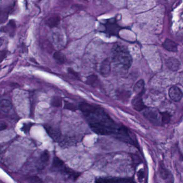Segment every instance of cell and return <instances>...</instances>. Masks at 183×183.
I'll return each mask as SVG.
<instances>
[{"mask_svg": "<svg viewBox=\"0 0 183 183\" xmlns=\"http://www.w3.org/2000/svg\"><path fill=\"white\" fill-rule=\"evenodd\" d=\"M112 61L114 66L120 72L128 71L132 64V58L129 51L125 47L119 44L113 46Z\"/></svg>", "mask_w": 183, "mask_h": 183, "instance_id": "1", "label": "cell"}, {"mask_svg": "<svg viewBox=\"0 0 183 183\" xmlns=\"http://www.w3.org/2000/svg\"><path fill=\"white\" fill-rule=\"evenodd\" d=\"M144 115L150 123L155 126H160L162 124L160 112L153 108L145 109Z\"/></svg>", "mask_w": 183, "mask_h": 183, "instance_id": "2", "label": "cell"}, {"mask_svg": "<svg viewBox=\"0 0 183 183\" xmlns=\"http://www.w3.org/2000/svg\"><path fill=\"white\" fill-rule=\"evenodd\" d=\"M114 135L117 139L126 143L132 145L135 144V142L134 141L132 136H131V133H130L129 130L125 127L123 126H119L117 132L115 133Z\"/></svg>", "mask_w": 183, "mask_h": 183, "instance_id": "3", "label": "cell"}, {"mask_svg": "<svg viewBox=\"0 0 183 183\" xmlns=\"http://www.w3.org/2000/svg\"><path fill=\"white\" fill-rule=\"evenodd\" d=\"M44 128L48 135L51 137L54 141L58 142L60 140L61 137L60 130L58 129L55 128L49 125H45Z\"/></svg>", "mask_w": 183, "mask_h": 183, "instance_id": "4", "label": "cell"}, {"mask_svg": "<svg viewBox=\"0 0 183 183\" xmlns=\"http://www.w3.org/2000/svg\"><path fill=\"white\" fill-rule=\"evenodd\" d=\"M165 64L170 70L174 72L179 70L181 66V64L179 60L174 57H170L168 58L166 60Z\"/></svg>", "mask_w": 183, "mask_h": 183, "instance_id": "5", "label": "cell"}, {"mask_svg": "<svg viewBox=\"0 0 183 183\" xmlns=\"http://www.w3.org/2000/svg\"><path fill=\"white\" fill-rule=\"evenodd\" d=\"M97 183H130L133 182L132 179L120 178H100L96 179Z\"/></svg>", "mask_w": 183, "mask_h": 183, "instance_id": "6", "label": "cell"}, {"mask_svg": "<svg viewBox=\"0 0 183 183\" xmlns=\"http://www.w3.org/2000/svg\"><path fill=\"white\" fill-rule=\"evenodd\" d=\"M169 95L172 100L175 102H179L182 98L183 94L179 88L174 86L169 89Z\"/></svg>", "mask_w": 183, "mask_h": 183, "instance_id": "7", "label": "cell"}, {"mask_svg": "<svg viewBox=\"0 0 183 183\" xmlns=\"http://www.w3.org/2000/svg\"><path fill=\"white\" fill-rule=\"evenodd\" d=\"M106 31L112 36H117L119 34L120 27H119L115 22H109L106 24Z\"/></svg>", "mask_w": 183, "mask_h": 183, "instance_id": "8", "label": "cell"}, {"mask_svg": "<svg viewBox=\"0 0 183 183\" xmlns=\"http://www.w3.org/2000/svg\"><path fill=\"white\" fill-rule=\"evenodd\" d=\"M100 73L103 76H108L111 71V61L109 58H106L102 61L100 64Z\"/></svg>", "mask_w": 183, "mask_h": 183, "instance_id": "9", "label": "cell"}, {"mask_svg": "<svg viewBox=\"0 0 183 183\" xmlns=\"http://www.w3.org/2000/svg\"><path fill=\"white\" fill-rule=\"evenodd\" d=\"M163 47L169 52H176L178 51V44L172 40L166 38L162 44Z\"/></svg>", "mask_w": 183, "mask_h": 183, "instance_id": "10", "label": "cell"}, {"mask_svg": "<svg viewBox=\"0 0 183 183\" xmlns=\"http://www.w3.org/2000/svg\"><path fill=\"white\" fill-rule=\"evenodd\" d=\"M132 105L134 109L138 111H141L145 108V105L142 101L141 95L140 94H138L134 97L132 100Z\"/></svg>", "mask_w": 183, "mask_h": 183, "instance_id": "11", "label": "cell"}, {"mask_svg": "<svg viewBox=\"0 0 183 183\" xmlns=\"http://www.w3.org/2000/svg\"><path fill=\"white\" fill-rule=\"evenodd\" d=\"M16 29V24L15 21H10L9 23L1 29L2 32L8 33L10 36H13L14 34Z\"/></svg>", "mask_w": 183, "mask_h": 183, "instance_id": "12", "label": "cell"}, {"mask_svg": "<svg viewBox=\"0 0 183 183\" xmlns=\"http://www.w3.org/2000/svg\"><path fill=\"white\" fill-rule=\"evenodd\" d=\"M12 102L7 99H3L0 101V109L4 113H8L12 109Z\"/></svg>", "mask_w": 183, "mask_h": 183, "instance_id": "13", "label": "cell"}, {"mask_svg": "<svg viewBox=\"0 0 183 183\" xmlns=\"http://www.w3.org/2000/svg\"><path fill=\"white\" fill-rule=\"evenodd\" d=\"M145 82L143 79H140L136 82L134 87V91L137 94L141 95L144 92Z\"/></svg>", "mask_w": 183, "mask_h": 183, "instance_id": "14", "label": "cell"}, {"mask_svg": "<svg viewBox=\"0 0 183 183\" xmlns=\"http://www.w3.org/2000/svg\"><path fill=\"white\" fill-rule=\"evenodd\" d=\"M60 17L58 16H53L47 19L46 24L50 28L56 27L60 23Z\"/></svg>", "mask_w": 183, "mask_h": 183, "instance_id": "15", "label": "cell"}, {"mask_svg": "<svg viewBox=\"0 0 183 183\" xmlns=\"http://www.w3.org/2000/svg\"><path fill=\"white\" fill-rule=\"evenodd\" d=\"M53 58L58 64H64L66 61V58H65L64 55L59 52H55L54 54L53 55Z\"/></svg>", "mask_w": 183, "mask_h": 183, "instance_id": "16", "label": "cell"}, {"mask_svg": "<svg viewBox=\"0 0 183 183\" xmlns=\"http://www.w3.org/2000/svg\"><path fill=\"white\" fill-rule=\"evenodd\" d=\"M53 166L56 169H63L64 167V163L63 160H61L60 159H58L57 157H55L53 159Z\"/></svg>", "mask_w": 183, "mask_h": 183, "instance_id": "17", "label": "cell"}, {"mask_svg": "<svg viewBox=\"0 0 183 183\" xmlns=\"http://www.w3.org/2000/svg\"><path fill=\"white\" fill-rule=\"evenodd\" d=\"M9 12L7 10H0V24L5 23L8 19Z\"/></svg>", "mask_w": 183, "mask_h": 183, "instance_id": "18", "label": "cell"}, {"mask_svg": "<svg viewBox=\"0 0 183 183\" xmlns=\"http://www.w3.org/2000/svg\"><path fill=\"white\" fill-rule=\"evenodd\" d=\"M161 114V119L162 124H167L170 122L171 116L169 113L164 112H160Z\"/></svg>", "mask_w": 183, "mask_h": 183, "instance_id": "19", "label": "cell"}, {"mask_svg": "<svg viewBox=\"0 0 183 183\" xmlns=\"http://www.w3.org/2000/svg\"><path fill=\"white\" fill-rule=\"evenodd\" d=\"M87 82L89 85H92L94 87V84H96L95 82H98V78L94 75L89 76L87 79Z\"/></svg>", "mask_w": 183, "mask_h": 183, "instance_id": "20", "label": "cell"}, {"mask_svg": "<svg viewBox=\"0 0 183 183\" xmlns=\"http://www.w3.org/2000/svg\"><path fill=\"white\" fill-rule=\"evenodd\" d=\"M49 154L48 151H45L40 156V160L43 163L48 162L49 160Z\"/></svg>", "mask_w": 183, "mask_h": 183, "instance_id": "21", "label": "cell"}, {"mask_svg": "<svg viewBox=\"0 0 183 183\" xmlns=\"http://www.w3.org/2000/svg\"><path fill=\"white\" fill-rule=\"evenodd\" d=\"M160 175L161 176V177L164 179H166L168 178V175H169L167 170L165 168H163L162 165H160Z\"/></svg>", "mask_w": 183, "mask_h": 183, "instance_id": "22", "label": "cell"}, {"mask_svg": "<svg viewBox=\"0 0 183 183\" xmlns=\"http://www.w3.org/2000/svg\"><path fill=\"white\" fill-rule=\"evenodd\" d=\"M52 104L55 107H59L61 105V100L58 97H54L52 100Z\"/></svg>", "mask_w": 183, "mask_h": 183, "instance_id": "23", "label": "cell"}, {"mask_svg": "<svg viewBox=\"0 0 183 183\" xmlns=\"http://www.w3.org/2000/svg\"><path fill=\"white\" fill-rule=\"evenodd\" d=\"M28 179L30 182H32V183H40V182H42V180L40 179L39 178L37 177V176L31 177L29 178Z\"/></svg>", "mask_w": 183, "mask_h": 183, "instance_id": "24", "label": "cell"}, {"mask_svg": "<svg viewBox=\"0 0 183 183\" xmlns=\"http://www.w3.org/2000/svg\"><path fill=\"white\" fill-rule=\"evenodd\" d=\"M31 126H32V124H31V123H28V124H24V125H23V127H22V130H23L24 132H28L29 130H30Z\"/></svg>", "mask_w": 183, "mask_h": 183, "instance_id": "25", "label": "cell"}, {"mask_svg": "<svg viewBox=\"0 0 183 183\" xmlns=\"http://www.w3.org/2000/svg\"><path fill=\"white\" fill-rule=\"evenodd\" d=\"M64 108L66 109H70V110H74L75 109V107L73 104L68 102H66L64 104Z\"/></svg>", "mask_w": 183, "mask_h": 183, "instance_id": "26", "label": "cell"}, {"mask_svg": "<svg viewBox=\"0 0 183 183\" xmlns=\"http://www.w3.org/2000/svg\"><path fill=\"white\" fill-rule=\"evenodd\" d=\"M8 127V124L3 121H0V131L6 130Z\"/></svg>", "mask_w": 183, "mask_h": 183, "instance_id": "27", "label": "cell"}, {"mask_svg": "<svg viewBox=\"0 0 183 183\" xmlns=\"http://www.w3.org/2000/svg\"><path fill=\"white\" fill-rule=\"evenodd\" d=\"M7 52L6 51H2V52L0 54V63H1L2 61L3 60L6 56H7Z\"/></svg>", "mask_w": 183, "mask_h": 183, "instance_id": "28", "label": "cell"}]
</instances>
